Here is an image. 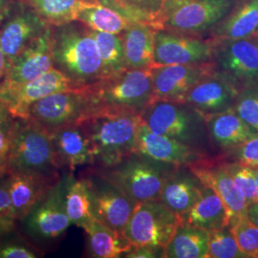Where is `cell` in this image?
Listing matches in <instances>:
<instances>
[{
    "instance_id": "1",
    "label": "cell",
    "mask_w": 258,
    "mask_h": 258,
    "mask_svg": "<svg viewBox=\"0 0 258 258\" xmlns=\"http://www.w3.org/2000/svg\"><path fill=\"white\" fill-rule=\"evenodd\" d=\"M90 139L94 164L116 166L136 152L141 115L134 111L95 107L78 121Z\"/></svg>"
},
{
    "instance_id": "2",
    "label": "cell",
    "mask_w": 258,
    "mask_h": 258,
    "mask_svg": "<svg viewBox=\"0 0 258 258\" xmlns=\"http://www.w3.org/2000/svg\"><path fill=\"white\" fill-rule=\"evenodd\" d=\"M54 64L78 87H85L102 78L101 56L91 29L74 20L53 27Z\"/></svg>"
},
{
    "instance_id": "3",
    "label": "cell",
    "mask_w": 258,
    "mask_h": 258,
    "mask_svg": "<svg viewBox=\"0 0 258 258\" xmlns=\"http://www.w3.org/2000/svg\"><path fill=\"white\" fill-rule=\"evenodd\" d=\"M141 120L151 131L178 140L208 154L213 148L206 118L184 102L153 100L142 112Z\"/></svg>"
},
{
    "instance_id": "4",
    "label": "cell",
    "mask_w": 258,
    "mask_h": 258,
    "mask_svg": "<svg viewBox=\"0 0 258 258\" xmlns=\"http://www.w3.org/2000/svg\"><path fill=\"white\" fill-rule=\"evenodd\" d=\"M84 88L93 108L126 109L141 115L154 99L151 67L125 68Z\"/></svg>"
},
{
    "instance_id": "5",
    "label": "cell",
    "mask_w": 258,
    "mask_h": 258,
    "mask_svg": "<svg viewBox=\"0 0 258 258\" xmlns=\"http://www.w3.org/2000/svg\"><path fill=\"white\" fill-rule=\"evenodd\" d=\"M177 167L135 152L116 166L101 168L100 174L137 205L159 200L167 177Z\"/></svg>"
},
{
    "instance_id": "6",
    "label": "cell",
    "mask_w": 258,
    "mask_h": 258,
    "mask_svg": "<svg viewBox=\"0 0 258 258\" xmlns=\"http://www.w3.org/2000/svg\"><path fill=\"white\" fill-rule=\"evenodd\" d=\"M7 165L8 173L59 174L51 131L33 120L18 119Z\"/></svg>"
},
{
    "instance_id": "7",
    "label": "cell",
    "mask_w": 258,
    "mask_h": 258,
    "mask_svg": "<svg viewBox=\"0 0 258 258\" xmlns=\"http://www.w3.org/2000/svg\"><path fill=\"white\" fill-rule=\"evenodd\" d=\"M181 217L160 200L139 203L125 231L134 248L165 249L181 225Z\"/></svg>"
},
{
    "instance_id": "8",
    "label": "cell",
    "mask_w": 258,
    "mask_h": 258,
    "mask_svg": "<svg viewBox=\"0 0 258 258\" xmlns=\"http://www.w3.org/2000/svg\"><path fill=\"white\" fill-rule=\"evenodd\" d=\"M212 63L215 73L239 90L258 84L257 36L212 40Z\"/></svg>"
},
{
    "instance_id": "9",
    "label": "cell",
    "mask_w": 258,
    "mask_h": 258,
    "mask_svg": "<svg viewBox=\"0 0 258 258\" xmlns=\"http://www.w3.org/2000/svg\"><path fill=\"white\" fill-rule=\"evenodd\" d=\"M78 87L64 73L52 68L37 79L23 83H9L0 81V102L16 119L28 117L30 107L39 100L52 94L74 90Z\"/></svg>"
},
{
    "instance_id": "10",
    "label": "cell",
    "mask_w": 258,
    "mask_h": 258,
    "mask_svg": "<svg viewBox=\"0 0 258 258\" xmlns=\"http://www.w3.org/2000/svg\"><path fill=\"white\" fill-rule=\"evenodd\" d=\"M28 237L45 246L59 239L70 225L64 203V180L58 181L21 221Z\"/></svg>"
},
{
    "instance_id": "11",
    "label": "cell",
    "mask_w": 258,
    "mask_h": 258,
    "mask_svg": "<svg viewBox=\"0 0 258 258\" xmlns=\"http://www.w3.org/2000/svg\"><path fill=\"white\" fill-rule=\"evenodd\" d=\"M240 1L192 0L171 14L161 29L208 38L212 29L228 18Z\"/></svg>"
},
{
    "instance_id": "12",
    "label": "cell",
    "mask_w": 258,
    "mask_h": 258,
    "mask_svg": "<svg viewBox=\"0 0 258 258\" xmlns=\"http://www.w3.org/2000/svg\"><path fill=\"white\" fill-rule=\"evenodd\" d=\"M92 108L90 99L83 87L55 93L39 100L30 107L27 119L53 131L78 122Z\"/></svg>"
},
{
    "instance_id": "13",
    "label": "cell",
    "mask_w": 258,
    "mask_h": 258,
    "mask_svg": "<svg viewBox=\"0 0 258 258\" xmlns=\"http://www.w3.org/2000/svg\"><path fill=\"white\" fill-rule=\"evenodd\" d=\"M212 51L211 38L158 29L155 31L152 66L210 63Z\"/></svg>"
},
{
    "instance_id": "14",
    "label": "cell",
    "mask_w": 258,
    "mask_h": 258,
    "mask_svg": "<svg viewBox=\"0 0 258 258\" xmlns=\"http://www.w3.org/2000/svg\"><path fill=\"white\" fill-rule=\"evenodd\" d=\"M188 167L202 184L211 186L221 197L229 213L230 227L248 217L249 204L234 184L223 154L205 157Z\"/></svg>"
},
{
    "instance_id": "15",
    "label": "cell",
    "mask_w": 258,
    "mask_h": 258,
    "mask_svg": "<svg viewBox=\"0 0 258 258\" xmlns=\"http://www.w3.org/2000/svg\"><path fill=\"white\" fill-rule=\"evenodd\" d=\"M50 26L37 11L18 0L9 17L0 26V48L8 65L47 27Z\"/></svg>"
},
{
    "instance_id": "16",
    "label": "cell",
    "mask_w": 258,
    "mask_h": 258,
    "mask_svg": "<svg viewBox=\"0 0 258 258\" xmlns=\"http://www.w3.org/2000/svg\"><path fill=\"white\" fill-rule=\"evenodd\" d=\"M95 217L114 231L125 233L136 204L102 174L87 177Z\"/></svg>"
},
{
    "instance_id": "17",
    "label": "cell",
    "mask_w": 258,
    "mask_h": 258,
    "mask_svg": "<svg viewBox=\"0 0 258 258\" xmlns=\"http://www.w3.org/2000/svg\"><path fill=\"white\" fill-rule=\"evenodd\" d=\"M153 100L183 102L186 94L202 78L213 72L210 63L152 66Z\"/></svg>"
},
{
    "instance_id": "18",
    "label": "cell",
    "mask_w": 258,
    "mask_h": 258,
    "mask_svg": "<svg viewBox=\"0 0 258 258\" xmlns=\"http://www.w3.org/2000/svg\"><path fill=\"white\" fill-rule=\"evenodd\" d=\"M53 44V26H48L8 65L2 81L9 83H26L54 68Z\"/></svg>"
},
{
    "instance_id": "19",
    "label": "cell",
    "mask_w": 258,
    "mask_h": 258,
    "mask_svg": "<svg viewBox=\"0 0 258 258\" xmlns=\"http://www.w3.org/2000/svg\"><path fill=\"white\" fill-rule=\"evenodd\" d=\"M136 152L155 161L176 166H188L210 156L198 148L163 134L155 133L143 122L139 129Z\"/></svg>"
},
{
    "instance_id": "20",
    "label": "cell",
    "mask_w": 258,
    "mask_h": 258,
    "mask_svg": "<svg viewBox=\"0 0 258 258\" xmlns=\"http://www.w3.org/2000/svg\"><path fill=\"white\" fill-rule=\"evenodd\" d=\"M239 92L234 84L213 70L194 85L183 102L207 118L233 108Z\"/></svg>"
},
{
    "instance_id": "21",
    "label": "cell",
    "mask_w": 258,
    "mask_h": 258,
    "mask_svg": "<svg viewBox=\"0 0 258 258\" xmlns=\"http://www.w3.org/2000/svg\"><path fill=\"white\" fill-rule=\"evenodd\" d=\"M57 175L25 172L7 174V186L19 222H21L58 181Z\"/></svg>"
},
{
    "instance_id": "22",
    "label": "cell",
    "mask_w": 258,
    "mask_h": 258,
    "mask_svg": "<svg viewBox=\"0 0 258 258\" xmlns=\"http://www.w3.org/2000/svg\"><path fill=\"white\" fill-rule=\"evenodd\" d=\"M58 166L71 171L94 164L90 139L80 123L75 122L51 131Z\"/></svg>"
},
{
    "instance_id": "23",
    "label": "cell",
    "mask_w": 258,
    "mask_h": 258,
    "mask_svg": "<svg viewBox=\"0 0 258 258\" xmlns=\"http://www.w3.org/2000/svg\"><path fill=\"white\" fill-rule=\"evenodd\" d=\"M202 185L188 166H179L167 177L159 200L181 217L198 201Z\"/></svg>"
},
{
    "instance_id": "24",
    "label": "cell",
    "mask_w": 258,
    "mask_h": 258,
    "mask_svg": "<svg viewBox=\"0 0 258 258\" xmlns=\"http://www.w3.org/2000/svg\"><path fill=\"white\" fill-rule=\"evenodd\" d=\"M213 148L226 153L257 133L233 108L206 118Z\"/></svg>"
},
{
    "instance_id": "25",
    "label": "cell",
    "mask_w": 258,
    "mask_h": 258,
    "mask_svg": "<svg viewBox=\"0 0 258 258\" xmlns=\"http://www.w3.org/2000/svg\"><path fill=\"white\" fill-rule=\"evenodd\" d=\"M182 224L206 231L229 226V213L221 197L211 186L202 185L201 194L194 207L181 216Z\"/></svg>"
},
{
    "instance_id": "26",
    "label": "cell",
    "mask_w": 258,
    "mask_h": 258,
    "mask_svg": "<svg viewBox=\"0 0 258 258\" xmlns=\"http://www.w3.org/2000/svg\"><path fill=\"white\" fill-rule=\"evenodd\" d=\"M156 29L146 23H131L121 34L124 64L127 69L148 68L153 65Z\"/></svg>"
},
{
    "instance_id": "27",
    "label": "cell",
    "mask_w": 258,
    "mask_h": 258,
    "mask_svg": "<svg viewBox=\"0 0 258 258\" xmlns=\"http://www.w3.org/2000/svg\"><path fill=\"white\" fill-rule=\"evenodd\" d=\"M258 29V0H241L228 18L213 28L208 38L212 40L251 37Z\"/></svg>"
},
{
    "instance_id": "28",
    "label": "cell",
    "mask_w": 258,
    "mask_h": 258,
    "mask_svg": "<svg viewBox=\"0 0 258 258\" xmlns=\"http://www.w3.org/2000/svg\"><path fill=\"white\" fill-rule=\"evenodd\" d=\"M83 230L87 234L88 249L92 257H120L134 248L125 233L114 231L96 217Z\"/></svg>"
},
{
    "instance_id": "29",
    "label": "cell",
    "mask_w": 258,
    "mask_h": 258,
    "mask_svg": "<svg viewBox=\"0 0 258 258\" xmlns=\"http://www.w3.org/2000/svg\"><path fill=\"white\" fill-rule=\"evenodd\" d=\"M64 203L66 213L72 223L84 228L95 217L91 187L87 178L75 179L69 175L64 180Z\"/></svg>"
},
{
    "instance_id": "30",
    "label": "cell",
    "mask_w": 258,
    "mask_h": 258,
    "mask_svg": "<svg viewBox=\"0 0 258 258\" xmlns=\"http://www.w3.org/2000/svg\"><path fill=\"white\" fill-rule=\"evenodd\" d=\"M210 232L182 224L165 249L166 258H208Z\"/></svg>"
},
{
    "instance_id": "31",
    "label": "cell",
    "mask_w": 258,
    "mask_h": 258,
    "mask_svg": "<svg viewBox=\"0 0 258 258\" xmlns=\"http://www.w3.org/2000/svg\"><path fill=\"white\" fill-rule=\"evenodd\" d=\"M77 20L94 31L116 35H120L133 23L116 10L96 0L79 12Z\"/></svg>"
},
{
    "instance_id": "32",
    "label": "cell",
    "mask_w": 258,
    "mask_h": 258,
    "mask_svg": "<svg viewBox=\"0 0 258 258\" xmlns=\"http://www.w3.org/2000/svg\"><path fill=\"white\" fill-rule=\"evenodd\" d=\"M37 11L50 26H61L77 20L79 12L92 0H23Z\"/></svg>"
},
{
    "instance_id": "33",
    "label": "cell",
    "mask_w": 258,
    "mask_h": 258,
    "mask_svg": "<svg viewBox=\"0 0 258 258\" xmlns=\"http://www.w3.org/2000/svg\"><path fill=\"white\" fill-rule=\"evenodd\" d=\"M91 33L97 43L102 60V78L119 73L125 69L120 35L94 30H91Z\"/></svg>"
},
{
    "instance_id": "34",
    "label": "cell",
    "mask_w": 258,
    "mask_h": 258,
    "mask_svg": "<svg viewBox=\"0 0 258 258\" xmlns=\"http://www.w3.org/2000/svg\"><path fill=\"white\" fill-rule=\"evenodd\" d=\"M208 258H244L230 226L209 231Z\"/></svg>"
},
{
    "instance_id": "35",
    "label": "cell",
    "mask_w": 258,
    "mask_h": 258,
    "mask_svg": "<svg viewBox=\"0 0 258 258\" xmlns=\"http://www.w3.org/2000/svg\"><path fill=\"white\" fill-rule=\"evenodd\" d=\"M226 158V157H225ZM226 166L240 192L249 206L258 203V185L250 166L226 158Z\"/></svg>"
},
{
    "instance_id": "36",
    "label": "cell",
    "mask_w": 258,
    "mask_h": 258,
    "mask_svg": "<svg viewBox=\"0 0 258 258\" xmlns=\"http://www.w3.org/2000/svg\"><path fill=\"white\" fill-rule=\"evenodd\" d=\"M237 245L248 258H258V227L248 217L242 218L231 227Z\"/></svg>"
},
{
    "instance_id": "37",
    "label": "cell",
    "mask_w": 258,
    "mask_h": 258,
    "mask_svg": "<svg viewBox=\"0 0 258 258\" xmlns=\"http://www.w3.org/2000/svg\"><path fill=\"white\" fill-rule=\"evenodd\" d=\"M233 109L242 120L258 132V84L240 90Z\"/></svg>"
},
{
    "instance_id": "38",
    "label": "cell",
    "mask_w": 258,
    "mask_h": 258,
    "mask_svg": "<svg viewBox=\"0 0 258 258\" xmlns=\"http://www.w3.org/2000/svg\"><path fill=\"white\" fill-rule=\"evenodd\" d=\"M19 220L11 200L7 175L0 180V239L10 236L17 230Z\"/></svg>"
},
{
    "instance_id": "39",
    "label": "cell",
    "mask_w": 258,
    "mask_h": 258,
    "mask_svg": "<svg viewBox=\"0 0 258 258\" xmlns=\"http://www.w3.org/2000/svg\"><path fill=\"white\" fill-rule=\"evenodd\" d=\"M228 160L249 166H258V132L238 147L222 153Z\"/></svg>"
},
{
    "instance_id": "40",
    "label": "cell",
    "mask_w": 258,
    "mask_h": 258,
    "mask_svg": "<svg viewBox=\"0 0 258 258\" xmlns=\"http://www.w3.org/2000/svg\"><path fill=\"white\" fill-rule=\"evenodd\" d=\"M121 4L126 6L140 15L149 25L157 30V16L162 8L165 0H119Z\"/></svg>"
},
{
    "instance_id": "41",
    "label": "cell",
    "mask_w": 258,
    "mask_h": 258,
    "mask_svg": "<svg viewBox=\"0 0 258 258\" xmlns=\"http://www.w3.org/2000/svg\"><path fill=\"white\" fill-rule=\"evenodd\" d=\"M9 237V236H7ZM0 239V258H36L37 251L19 240Z\"/></svg>"
},
{
    "instance_id": "42",
    "label": "cell",
    "mask_w": 258,
    "mask_h": 258,
    "mask_svg": "<svg viewBox=\"0 0 258 258\" xmlns=\"http://www.w3.org/2000/svg\"><path fill=\"white\" fill-rule=\"evenodd\" d=\"M18 119L14 118L9 110L0 116V158H6L17 128Z\"/></svg>"
},
{
    "instance_id": "43",
    "label": "cell",
    "mask_w": 258,
    "mask_h": 258,
    "mask_svg": "<svg viewBox=\"0 0 258 258\" xmlns=\"http://www.w3.org/2000/svg\"><path fill=\"white\" fill-rule=\"evenodd\" d=\"M192 0H165L162 8L157 16V30L162 28L163 22L166 20L176 10L184 6Z\"/></svg>"
},
{
    "instance_id": "44",
    "label": "cell",
    "mask_w": 258,
    "mask_h": 258,
    "mask_svg": "<svg viewBox=\"0 0 258 258\" xmlns=\"http://www.w3.org/2000/svg\"><path fill=\"white\" fill-rule=\"evenodd\" d=\"M124 256L130 258L165 257V249L150 247H137L131 249Z\"/></svg>"
},
{
    "instance_id": "45",
    "label": "cell",
    "mask_w": 258,
    "mask_h": 258,
    "mask_svg": "<svg viewBox=\"0 0 258 258\" xmlns=\"http://www.w3.org/2000/svg\"><path fill=\"white\" fill-rule=\"evenodd\" d=\"M18 0H0V26L9 17Z\"/></svg>"
},
{
    "instance_id": "46",
    "label": "cell",
    "mask_w": 258,
    "mask_h": 258,
    "mask_svg": "<svg viewBox=\"0 0 258 258\" xmlns=\"http://www.w3.org/2000/svg\"><path fill=\"white\" fill-rule=\"evenodd\" d=\"M247 215L249 220L258 227V203L249 206Z\"/></svg>"
},
{
    "instance_id": "47",
    "label": "cell",
    "mask_w": 258,
    "mask_h": 258,
    "mask_svg": "<svg viewBox=\"0 0 258 258\" xmlns=\"http://www.w3.org/2000/svg\"><path fill=\"white\" fill-rule=\"evenodd\" d=\"M7 71V61L4 56V54L0 48V81L5 77Z\"/></svg>"
},
{
    "instance_id": "48",
    "label": "cell",
    "mask_w": 258,
    "mask_h": 258,
    "mask_svg": "<svg viewBox=\"0 0 258 258\" xmlns=\"http://www.w3.org/2000/svg\"><path fill=\"white\" fill-rule=\"evenodd\" d=\"M8 174V165L6 158H0V180Z\"/></svg>"
},
{
    "instance_id": "49",
    "label": "cell",
    "mask_w": 258,
    "mask_h": 258,
    "mask_svg": "<svg viewBox=\"0 0 258 258\" xmlns=\"http://www.w3.org/2000/svg\"><path fill=\"white\" fill-rule=\"evenodd\" d=\"M250 169H251L253 175L255 177V180H256L258 185V166H250Z\"/></svg>"
},
{
    "instance_id": "50",
    "label": "cell",
    "mask_w": 258,
    "mask_h": 258,
    "mask_svg": "<svg viewBox=\"0 0 258 258\" xmlns=\"http://www.w3.org/2000/svg\"><path fill=\"white\" fill-rule=\"evenodd\" d=\"M6 111H8L7 107H6L2 102H0V116H1L2 114H4Z\"/></svg>"
},
{
    "instance_id": "51",
    "label": "cell",
    "mask_w": 258,
    "mask_h": 258,
    "mask_svg": "<svg viewBox=\"0 0 258 258\" xmlns=\"http://www.w3.org/2000/svg\"><path fill=\"white\" fill-rule=\"evenodd\" d=\"M253 36H257V37H258V29H257V31H256V32H255V34H254V35H253Z\"/></svg>"
}]
</instances>
